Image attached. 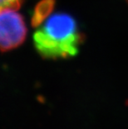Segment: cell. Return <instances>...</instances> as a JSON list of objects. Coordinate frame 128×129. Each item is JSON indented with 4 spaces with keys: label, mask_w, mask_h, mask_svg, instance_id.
Returning <instances> with one entry per match:
<instances>
[{
    "label": "cell",
    "mask_w": 128,
    "mask_h": 129,
    "mask_svg": "<svg viewBox=\"0 0 128 129\" xmlns=\"http://www.w3.org/2000/svg\"><path fill=\"white\" fill-rule=\"evenodd\" d=\"M84 38L76 19L66 13H53L36 28L32 36L36 51L48 59L75 57L80 51Z\"/></svg>",
    "instance_id": "cell-1"
},
{
    "label": "cell",
    "mask_w": 128,
    "mask_h": 129,
    "mask_svg": "<svg viewBox=\"0 0 128 129\" xmlns=\"http://www.w3.org/2000/svg\"><path fill=\"white\" fill-rule=\"evenodd\" d=\"M26 23L16 9L0 10V51L7 52L17 48L27 38Z\"/></svg>",
    "instance_id": "cell-2"
},
{
    "label": "cell",
    "mask_w": 128,
    "mask_h": 129,
    "mask_svg": "<svg viewBox=\"0 0 128 129\" xmlns=\"http://www.w3.org/2000/svg\"><path fill=\"white\" fill-rule=\"evenodd\" d=\"M55 3V0H40L37 3L32 14L31 23L33 28L42 25L53 14Z\"/></svg>",
    "instance_id": "cell-3"
},
{
    "label": "cell",
    "mask_w": 128,
    "mask_h": 129,
    "mask_svg": "<svg viewBox=\"0 0 128 129\" xmlns=\"http://www.w3.org/2000/svg\"><path fill=\"white\" fill-rule=\"evenodd\" d=\"M24 0H0V10L4 9H20Z\"/></svg>",
    "instance_id": "cell-4"
}]
</instances>
